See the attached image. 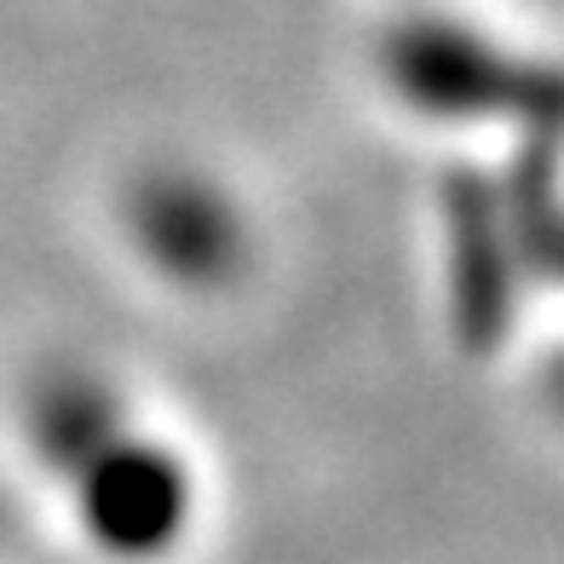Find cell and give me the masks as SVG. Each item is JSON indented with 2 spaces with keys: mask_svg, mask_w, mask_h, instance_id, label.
I'll use <instances>...</instances> for the list:
<instances>
[{
  "mask_svg": "<svg viewBox=\"0 0 564 564\" xmlns=\"http://www.w3.org/2000/svg\"><path fill=\"white\" fill-rule=\"evenodd\" d=\"M64 467H75L82 512H87L93 535L127 558L167 547L178 535V524H185V478L156 449L110 444V432H98Z\"/></svg>",
  "mask_w": 564,
  "mask_h": 564,
  "instance_id": "cell-1",
  "label": "cell"
}]
</instances>
